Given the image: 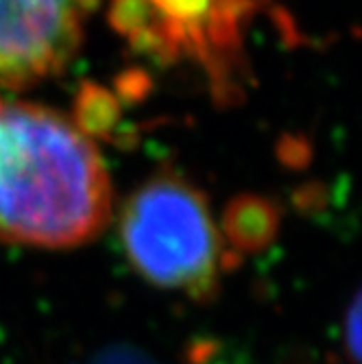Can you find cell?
Masks as SVG:
<instances>
[{
    "mask_svg": "<svg viewBox=\"0 0 362 364\" xmlns=\"http://www.w3.org/2000/svg\"><path fill=\"white\" fill-rule=\"evenodd\" d=\"M112 216L105 164L55 109L0 98V242L73 249Z\"/></svg>",
    "mask_w": 362,
    "mask_h": 364,
    "instance_id": "1",
    "label": "cell"
},
{
    "mask_svg": "<svg viewBox=\"0 0 362 364\" xmlns=\"http://www.w3.org/2000/svg\"><path fill=\"white\" fill-rule=\"evenodd\" d=\"M120 242L142 279L199 304L214 299L223 271L236 264L206 196L175 173L155 175L127 198Z\"/></svg>",
    "mask_w": 362,
    "mask_h": 364,
    "instance_id": "2",
    "label": "cell"
},
{
    "mask_svg": "<svg viewBox=\"0 0 362 364\" xmlns=\"http://www.w3.org/2000/svg\"><path fill=\"white\" fill-rule=\"evenodd\" d=\"M267 0H112L110 18L138 50L201 65L220 101L240 94L245 38Z\"/></svg>",
    "mask_w": 362,
    "mask_h": 364,
    "instance_id": "3",
    "label": "cell"
},
{
    "mask_svg": "<svg viewBox=\"0 0 362 364\" xmlns=\"http://www.w3.org/2000/svg\"><path fill=\"white\" fill-rule=\"evenodd\" d=\"M96 0H0V87L59 73L77 53Z\"/></svg>",
    "mask_w": 362,
    "mask_h": 364,
    "instance_id": "4",
    "label": "cell"
},
{
    "mask_svg": "<svg viewBox=\"0 0 362 364\" xmlns=\"http://www.w3.org/2000/svg\"><path fill=\"white\" fill-rule=\"evenodd\" d=\"M280 227L277 208L262 196H240L229 203L223 234L238 251H260L273 242Z\"/></svg>",
    "mask_w": 362,
    "mask_h": 364,
    "instance_id": "5",
    "label": "cell"
},
{
    "mask_svg": "<svg viewBox=\"0 0 362 364\" xmlns=\"http://www.w3.org/2000/svg\"><path fill=\"white\" fill-rule=\"evenodd\" d=\"M360 294L351 299V306L345 314V329H343V341L347 345V353L351 364H360Z\"/></svg>",
    "mask_w": 362,
    "mask_h": 364,
    "instance_id": "6",
    "label": "cell"
}]
</instances>
